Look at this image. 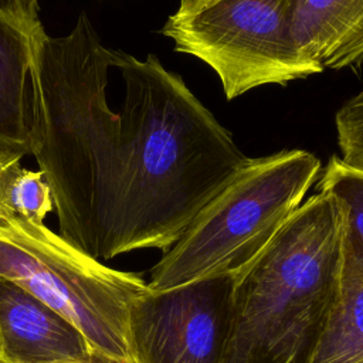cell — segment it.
I'll return each mask as SVG.
<instances>
[{"label": "cell", "instance_id": "ba28073f", "mask_svg": "<svg viewBox=\"0 0 363 363\" xmlns=\"http://www.w3.org/2000/svg\"><path fill=\"white\" fill-rule=\"evenodd\" d=\"M92 349L61 312L0 278V363H62Z\"/></svg>", "mask_w": 363, "mask_h": 363}, {"label": "cell", "instance_id": "7c38bea8", "mask_svg": "<svg viewBox=\"0 0 363 363\" xmlns=\"http://www.w3.org/2000/svg\"><path fill=\"white\" fill-rule=\"evenodd\" d=\"M9 204L16 216L34 223H44L47 214L54 208V203L43 173L21 167L11 182Z\"/></svg>", "mask_w": 363, "mask_h": 363}, {"label": "cell", "instance_id": "8992f818", "mask_svg": "<svg viewBox=\"0 0 363 363\" xmlns=\"http://www.w3.org/2000/svg\"><path fill=\"white\" fill-rule=\"evenodd\" d=\"M233 272L146 289L128 313L133 363H221L235 284Z\"/></svg>", "mask_w": 363, "mask_h": 363}, {"label": "cell", "instance_id": "9c48e42d", "mask_svg": "<svg viewBox=\"0 0 363 363\" xmlns=\"http://www.w3.org/2000/svg\"><path fill=\"white\" fill-rule=\"evenodd\" d=\"M291 27L298 51L322 71L363 61V0H294Z\"/></svg>", "mask_w": 363, "mask_h": 363}, {"label": "cell", "instance_id": "6da1fadb", "mask_svg": "<svg viewBox=\"0 0 363 363\" xmlns=\"http://www.w3.org/2000/svg\"><path fill=\"white\" fill-rule=\"evenodd\" d=\"M34 157L60 235L95 259L138 245L196 191L204 142L183 78L105 47L85 13L38 51Z\"/></svg>", "mask_w": 363, "mask_h": 363}, {"label": "cell", "instance_id": "8fae6325", "mask_svg": "<svg viewBox=\"0 0 363 363\" xmlns=\"http://www.w3.org/2000/svg\"><path fill=\"white\" fill-rule=\"evenodd\" d=\"M311 363H363V275L342 274Z\"/></svg>", "mask_w": 363, "mask_h": 363}, {"label": "cell", "instance_id": "5bb4252c", "mask_svg": "<svg viewBox=\"0 0 363 363\" xmlns=\"http://www.w3.org/2000/svg\"><path fill=\"white\" fill-rule=\"evenodd\" d=\"M21 167L20 157L0 153V220L16 216L9 204V191L11 182Z\"/></svg>", "mask_w": 363, "mask_h": 363}, {"label": "cell", "instance_id": "277c9868", "mask_svg": "<svg viewBox=\"0 0 363 363\" xmlns=\"http://www.w3.org/2000/svg\"><path fill=\"white\" fill-rule=\"evenodd\" d=\"M0 278L61 312L94 349L130 359L128 313L147 289L140 277L104 265L44 223L13 216L0 220Z\"/></svg>", "mask_w": 363, "mask_h": 363}, {"label": "cell", "instance_id": "7a4b0ae2", "mask_svg": "<svg viewBox=\"0 0 363 363\" xmlns=\"http://www.w3.org/2000/svg\"><path fill=\"white\" fill-rule=\"evenodd\" d=\"M339 279V214L318 191L237 272L221 363H311Z\"/></svg>", "mask_w": 363, "mask_h": 363}, {"label": "cell", "instance_id": "52a82bcc", "mask_svg": "<svg viewBox=\"0 0 363 363\" xmlns=\"http://www.w3.org/2000/svg\"><path fill=\"white\" fill-rule=\"evenodd\" d=\"M38 0H0V153L33 156L40 121Z\"/></svg>", "mask_w": 363, "mask_h": 363}, {"label": "cell", "instance_id": "5b68a950", "mask_svg": "<svg viewBox=\"0 0 363 363\" xmlns=\"http://www.w3.org/2000/svg\"><path fill=\"white\" fill-rule=\"evenodd\" d=\"M294 0H179L162 34L174 51L217 74L228 101L262 85H285L322 69L296 48Z\"/></svg>", "mask_w": 363, "mask_h": 363}, {"label": "cell", "instance_id": "9a60e30c", "mask_svg": "<svg viewBox=\"0 0 363 363\" xmlns=\"http://www.w3.org/2000/svg\"><path fill=\"white\" fill-rule=\"evenodd\" d=\"M62 363H133L130 359H123L118 357L96 349H91L88 353H85L82 357L74 359V360H67Z\"/></svg>", "mask_w": 363, "mask_h": 363}, {"label": "cell", "instance_id": "30bf717a", "mask_svg": "<svg viewBox=\"0 0 363 363\" xmlns=\"http://www.w3.org/2000/svg\"><path fill=\"white\" fill-rule=\"evenodd\" d=\"M339 214L340 272L363 275V172L349 167L332 156L318 182Z\"/></svg>", "mask_w": 363, "mask_h": 363}, {"label": "cell", "instance_id": "3957f363", "mask_svg": "<svg viewBox=\"0 0 363 363\" xmlns=\"http://www.w3.org/2000/svg\"><path fill=\"white\" fill-rule=\"evenodd\" d=\"M320 160L302 149L257 157L231 179L166 250L147 288H173L206 275L240 272L272 240L312 187Z\"/></svg>", "mask_w": 363, "mask_h": 363}, {"label": "cell", "instance_id": "4fadbf2b", "mask_svg": "<svg viewBox=\"0 0 363 363\" xmlns=\"http://www.w3.org/2000/svg\"><path fill=\"white\" fill-rule=\"evenodd\" d=\"M335 125L342 162L363 172V89L339 108Z\"/></svg>", "mask_w": 363, "mask_h": 363}]
</instances>
